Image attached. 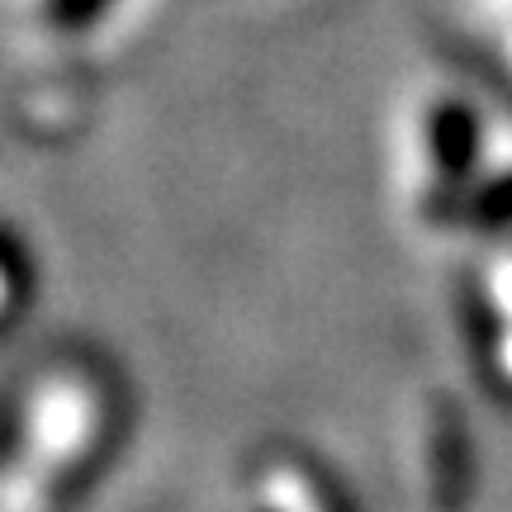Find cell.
Here are the masks:
<instances>
[{
    "label": "cell",
    "mask_w": 512,
    "mask_h": 512,
    "mask_svg": "<svg viewBox=\"0 0 512 512\" xmlns=\"http://www.w3.org/2000/svg\"><path fill=\"white\" fill-rule=\"evenodd\" d=\"M119 432V384L91 356L24 375L0 418V512H62Z\"/></svg>",
    "instance_id": "cell-1"
},
{
    "label": "cell",
    "mask_w": 512,
    "mask_h": 512,
    "mask_svg": "<svg viewBox=\"0 0 512 512\" xmlns=\"http://www.w3.org/2000/svg\"><path fill=\"white\" fill-rule=\"evenodd\" d=\"M494 304L512 328V256H503V261L494 266Z\"/></svg>",
    "instance_id": "cell-6"
},
{
    "label": "cell",
    "mask_w": 512,
    "mask_h": 512,
    "mask_svg": "<svg viewBox=\"0 0 512 512\" xmlns=\"http://www.w3.org/2000/svg\"><path fill=\"white\" fill-rule=\"evenodd\" d=\"M432 157H437V176L446 190H456L470 176V162H475V119H470L465 105L432 110Z\"/></svg>",
    "instance_id": "cell-2"
},
{
    "label": "cell",
    "mask_w": 512,
    "mask_h": 512,
    "mask_svg": "<svg viewBox=\"0 0 512 512\" xmlns=\"http://www.w3.org/2000/svg\"><path fill=\"white\" fill-rule=\"evenodd\" d=\"M498 361H503V370L512 375V328L503 332V347H498Z\"/></svg>",
    "instance_id": "cell-7"
},
{
    "label": "cell",
    "mask_w": 512,
    "mask_h": 512,
    "mask_svg": "<svg viewBox=\"0 0 512 512\" xmlns=\"http://www.w3.org/2000/svg\"><path fill=\"white\" fill-rule=\"evenodd\" d=\"M470 223H479V228H498V223H512V176H503V181L484 185L475 200H470Z\"/></svg>",
    "instance_id": "cell-5"
},
{
    "label": "cell",
    "mask_w": 512,
    "mask_h": 512,
    "mask_svg": "<svg viewBox=\"0 0 512 512\" xmlns=\"http://www.w3.org/2000/svg\"><path fill=\"white\" fill-rule=\"evenodd\" d=\"M29 299V271H24V256L15 252V242L0 233V328L24 309Z\"/></svg>",
    "instance_id": "cell-4"
},
{
    "label": "cell",
    "mask_w": 512,
    "mask_h": 512,
    "mask_svg": "<svg viewBox=\"0 0 512 512\" xmlns=\"http://www.w3.org/2000/svg\"><path fill=\"white\" fill-rule=\"evenodd\" d=\"M261 494H266V512H337L323 484L294 460H275L261 479Z\"/></svg>",
    "instance_id": "cell-3"
}]
</instances>
